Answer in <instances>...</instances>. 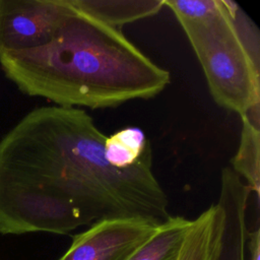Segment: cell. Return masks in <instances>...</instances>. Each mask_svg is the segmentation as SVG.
<instances>
[{
	"label": "cell",
	"instance_id": "cell-1",
	"mask_svg": "<svg viewBox=\"0 0 260 260\" xmlns=\"http://www.w3.org/2000/svg\"><path fill=\"white\" fill-rule=\"evenodd\" d=\"M106 137L82 109L26 114L0 140V234L65 235L110 217L168 219L151 149L133 167L115 169L105 159Z\"/></svg>",
	"mask_w": 260,
	"mask_h": 260
},
{
	"label": "cell",
	"instance_id": "cell-2",
	"mask_svg": "<svg viewBox=\"0 0 260 260\" xmlns=\"http://www.w3.org/2000/svg\"><path fill=\"white\" fill-rule=\"evenodd\" d=\"M72 8L48 44L0 57L22 92L59 107L105 109L154 98L170 84V72L121 29Z\"/></svg>",
	"mask_w": 260,
	"mask_h": 260
},
{
	"label": "cell",
	"instance_id": "cell-3",
	"mask_svg": "<svg viewBox=\"0 0 260 260\" xmlns=\"http://www.w3.org/2000/svg\"><path fill=\"white\" fill-rule=\"evenodd\" d=\"M180 24L214 102L241 117L260 106L259 31L243 9L219 0L209 16Z\"/></svg>",
	"mask_w": 260,
	"mask_h": 260
},
{
	"label": "cell",
	"instance_id": "cell-4",
	"mask_svg": "<svg viewBox=\"0 0 260 260\" xmlns=\"http://www.w3.org/2000/svg\"><path fill=\"white\" fill-rule=\"evenodd\" d=\"M72 9L68 0H0V57L48 44Z\"/></svg>",
	"mask_w": 260,
	"mask_h": 260
},
{
	"label": "cell",
	"instance_id": "cell-5",
	"mask_svg": "<svg viewBox=\"0 0 260 260\" xmlns=\"http://www.w3.org/2000/svg\"><path fill=\"white\" fill-rule=\"evenodd\" d=\"M161 222L140 216L100 219L75 235L58 260H127Z\"/></svg>",
	"mask_w": 260,
	"mask_h": 260
},
{
	"label": "cell",
	"instance_id": "cell-6",
	"mask_svg": "<svg viewBox=\"0 0 260 260\" xmlns=\"http://www.w3.org/2000/svg\"><path fill=\"white\" fill-rule=\"evenodd\" d=\"M224 230V209L217 202L191 219L175 260H220Z\"/></svg>",
	"mask_w": 260,
	"mask_h": 260
},
{
	"label": "cell",
	"instance_id": "cell-7",
	"mask_svg": "<svg viewBox=\"0 0 260 260\" xmlns=\"http://www.w3.org/2000/svg\"><path fill=\"white\" fill-rule=\"evenodd\" d=\"M75 9L118 29L157 14L165 0H68Z\"/></svg>",
	"mask_w": 260,
	"mask_h": 260
},
{
	"label": "cell",
	"instance_id": "cell-8",
	"mask_svg": "<svg viewBox=\"0 0 260 260\" xmlns=\"http://www.w3.org/2000/svg\"><path fill=\"white\" fill-rule=\"evenodd\" d=\"M239 148L232 159V169L259 196L260 186V106L242 116Z\"/></svg>",
	"mask_w": 260,
	"mask_h": 260
},
{
	"label": "cell",
	"instance_id": "cell-9",
	"mask_svg": "<svg viewBox=\"0 0 260 260\" xmlns=\"http://www.w3.org/2000/svg\"><path fill=\"white\" fill-rule=\"evenodd\" d=\"M191 219L170 216L156 233L140 246L127 260H173L183 242Z\"/></svg>",
	"mask_w": 260,
	"mask_h": 260
},
{
	"label": "cell",
	"instance_id": "cell-10",
	"mask_svg": "<svg viewBox=\"0 0 260 260\" xmlns=\"http://www.w3.org/2000/svg\"><path fill=\"white\" fill-rule=\"evenodd\" d=\"M150 149V143L144 131L133 126L107 136L104 143L106 161L119 170L133 167Z\"/></svg>",
	"mask_w": 260,
	"mask_h": 260
},
{
	"label": "cell",
	"instance_id": "cell-11",
	"mask_svg": "<svg viewBox=\"0 0 260 260\" xmlns=\"http://www.w3.org/2000/svg\"><path fill=\"white\" fill-rule=\"evenodd\" d=\"M219 0H165L179 23L201 20L212 14L218 7Z\"/></svg>",
	"mask_w": 260,
	"mask_h": 260
},
{
	"label": "cell",
	"instance_id": "cell-12",
	"mask_svg": "<svg viewBox=\"0 0 260 260\" xmlns=\"http://www.w3.org/2000/svg\"><path fill=\"white\" fill-rule=\"evenodd\" d=\"M249 260H260V230L257 228L249 232L247 239Z\"/></svg>",
	"mask_w": 260,
	"mask_h": 260
},
{
	"label": "cell",
	"instance_id": "cell-13",
	"mask_svg": "<svg viewBox=\"0 0 260 260\" xmlns=\"http://www.w3.org/2000/svg\"><path fill=\"white\" fill-rule=\"evenodd\" d=\"M173 260H175V258H174V259H173Z\"/></svg>",
	"mask_w": 260,
	"mask_h": 260
}]
</instances>
